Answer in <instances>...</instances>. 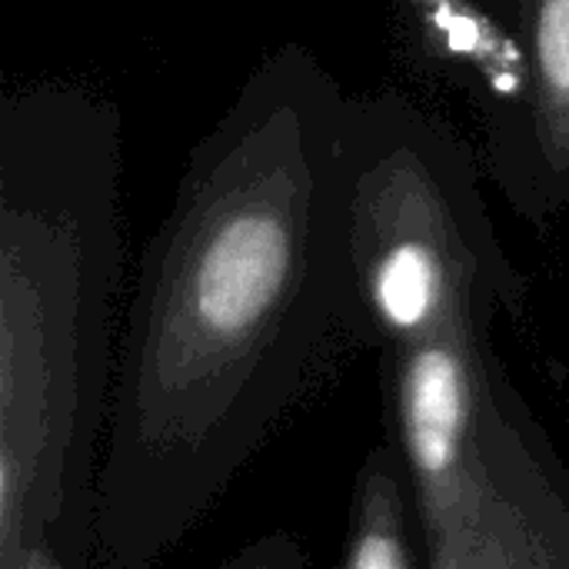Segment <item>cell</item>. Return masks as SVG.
Masks as SVG:
<instances>
[{"label": "cell", "instance_id": "cell-7", "mask_svg": "<svg viewBox=\"0 0 569 569\" xmlns=\"http://www.w3.org/2000/svg\"><path fill=\"white\" fill-rule=\"evenodd\" d=\"M217 569H313L303 543L287 530H270L230 553Z\"/></svg>", "mask_w": 569, "mask_h": 569}, {"label": "cell", "instance_id": "cell-5", "mask_svg": "<svg viewBox=\"0 0 569 569\" xmlns=\"http://www.w3.org/2000/svg\"><path fill=\"white\" fill-rule=\"evenodd\" d=\"M423 569H569V467L533 410L467 517L423 543Z\"/></svg>", "mask_w": 569, "mask_h": 569}, {"label": "cell", "instance_id": "cell-2", "mask_svg": "<svg viewBox=\"0 0 569 569\" xmlns=\"http://www.w3.org/2000/svg\"><path fill=\"white\" fill-rule=\"evenodd\" d=\"M340 250L347 337L380 353L387 443L430 543L480 500L527 413L493 327L530 287L500 243L483 157L403 93H350Z\"/></svg>", "mask_w": 569, "mask_h": 569}, {"label": "cell", "instance_id": "cell-3", "mask_svg": "<svg viewBox=\"0 0 569 569\" xmlns=\"http://www.w3.org/2000/svg\"><path fill=\"white\" fill-rule=\"evenodd\" d=\"M123 123L70 80L0 100V569H93L117 370Z\"/></svg>", "mask_w": 569, "mask_h": 569}, {"label": "cell", "instance_id": "cell-6", "mask_svg": "<svg viewBox=\"0 0 569 569\" xmlns=\"http://www.w3.org/2000/svg\"><path fill=\"white\" fill-rule=\"evenodd\" d=\"M337 569H423L413 490L390 443H377L353 477Z\"/></svg>", "mask_w": 569, "mask_h": 569}, {"label": "cell", "instance_id": "cell-4", "mask_svg": "<svg viewBox=\"0 0 569 569\" xmlns=\"http://www.w3.org/2000/svg\"><path fill=\"white\" fill-rule=\"evenodd\" d=\"M507 43V90L487 113V177L517 217L569 210V0H470Z\"/></svg>", "mask_w": 569, "mask_h": 569}, {"label": "cell", "instance_id": "cell-1", "mask_svg": "<svg viewBox=\"0 0 569 569\" xmlns=\"http://www.w3.org/2000/svg\"><path fill=\"white\" fill-rule=\"evenodd\" d=\"M347 100L280 43L190 147L120 323L93 569L173 553L350 340Z\"/></svg>", "mask_w": 569, "mask_h": 569}]
</instances>
